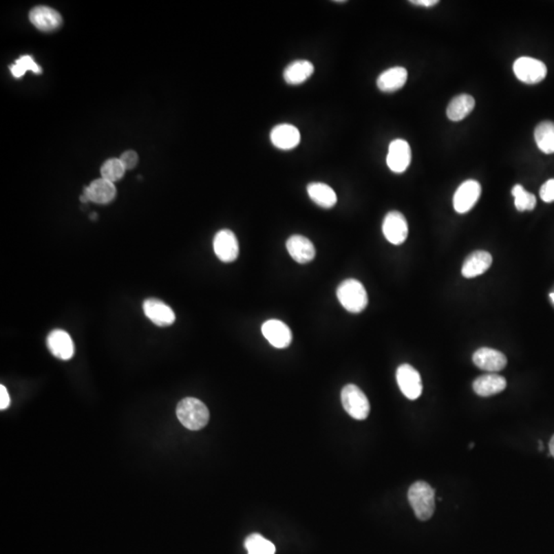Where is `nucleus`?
Returning a JSON list of instances; mask_svg holds the SVG:
<instances>
[{
	"label": "nucleus",
	"mask_w": 554,
	"mask_h": 554,
	"mask_svg": "<svg viewBox=\"0 0 554 554\" xmlns=\"http://www.w3.org/2000/svg\"><path fill=\"white\" fill-rule=\"evenodd\" d=\"M511 194L514 198V206L520 212L533 211L536 206V196L526 191L522 185L514 186L512 188Z\"/></svg>",
	"instance_id": "nucleus-27"
},
{
	"label": "nucleus",
	"mask_w": 554,
	"mask_h": 554,
	"mask_svg": "<svg viewBox=\"0 0 554 554\" xmlns=\"http://www.w3.org/2000/svg\"><path fill=\"white\" fill-rule=\"evenodd\" d=\"M540 198L547 204L554 202V179L548 180L543 184L540 189Z\"/></svg>",
	"instance_id": "nucleus-30"
},
{
	"label": "nucleus",
	"mask_w": 554,
	"mask_h": 554,
	"mask_svg": "<svg viewBox=\"0 0 554 554\" xmlns=\"http://www.w3.org/2000/svg\"><path fill=\"white\" fill-rule=\"evenodd\" d=\"M549 449H551V456L554 457V436L551 438V443H549Z\"/></svg>",
	"instance_id": "nucleus-34"
},
{
	"label": "nucleus",
	"mask_w": 554,
	"mask_h": 554,
	"mask_svg": "<svg viewBox=\"0 0 554 554\" xmlns=\"http://www.w3.org/2000/svg\"><path fill=\"white\" fill-rule=\"evenodd\" d=\"M507 386L506 379L496 373L480 376L473 382V390L482 397L492 396L502 392Z\"/></svg>",
	"instance_id": "nucleus-21"
},
{
	"label": "nucleus",
	"mask_w": 554,
	"mask_h": 554,
	"mask_svg": "<svg viewBox=\"0 0 554 554\" xmlns=\"http://www.w3.org/2000/svg\"><path fill=\"white\" fill-rule=\"evenodd\" d=\"M535 141L541 151L545 154L554 153V122L542 121L535 129Z\"/></svg>",
	"instance_id": "nucleus-25"
},
{
	"label": "nucleus",
	"mask_w": 554,
	"mask_h": 554,
	"mask_svg": "<svg viewBox=\"0 0 554 554\" xmlns=\"http://www.w3.org/2000/svg\"><path fill=\"white\" fill-rule=\"evenodd\" d=\"M315 72V66L309 61L299 60L290 63L284 71V78L288 85H302L310 78Z\"/></svg>",
	"instance_id": "nucleus-22"
},
{
	"label": "nucleus",
	"mask_w": 554,
	"mask_h": 554,
	"mask_svg": "<svg viewBox=\"0 0 554 554\" xmlns=\"http://www.w3.org/2000/svg\"><path fill=\"white\" fill-rule=\"evenodd\" d=\"M119 160L122 162L125 169H133L134 167L137 166L139 158H138V154L135 151H127L121 156Z\"/></svg>",
	"instance_id": "nucleus-31"
},
{
	"label": "nucleus",
	"mask_w": 554,
	"mask_h": 554,
	"mask_svg": "<svg viewBox=\"0 0 554 554\" xmlns=\"http://www.w3.org/2000/svg\"><path fill=\"white\" fill-rule=\"evenodd\" d=\"M382 231L390 244L399 246L403 244L409 234V226L405 216L397 211L389 212L384 218Z\"/></svg>",
	"instance_id": "nucleus-8"
},
{
	"label": "nucleus",
	"mask_w": 554,
	"mask_h": 554,
	"mask_svg": "<svg viewBox=\"0 0 554 554\" xmlns=\"http://www.w3.org/2000/svg\"><path fill=\"white\" fill-rule=\"evenodd\" d=\"M493 257L487 251H476L464 261L462 275L465 278H474L484 275L492 266Z\"/></svg>",
	"instance_id": "nucleus-17"
},
{
	"label": "nucleus",
	"mask_w": 554,
	"mask_h": 554,
	"mask_svg": "<svg viewBox=\"0 0 554 554\" xmlns=\"http://www.w3.org/2000/svg\"><path fill=\"white\" fill-rule=\"evenodd\" d=\"M412 151L409 143L403 139H396L389 145L387 166L393 173H401L411 164Z\"/></svg>",
	"instance_id": "nucleus-10"
},
{
	"label": "nucleus",
	"mask_w": 554,
	"mask_h": 554,
	"mask_svg": "<svg viewBox=\"0 0 554 554\" xmlns=\"http://www.w3.org/2000/svg\"><path fill=\"white\" fill-rule=\"evenodd\" d=\"M309 198L315 204L323 209H332L336 206L337 195L332 187L323 183H310L307 186Z\"/></svg>",
	"instance_id": "nucleus-23"
},
{
	"label": "nucleus",
	"mask_w": 554,
	"mask_h": 554,
	"mask_svg": "<svg viewBox=\"0 0 554 554\" xmlns=\"http://www.w3.org/2000/svg\"><path fill=\"white\" fill-rule=\"evenodd\" d=\"M83 195L89 200V202L99 204H109L116 195V188L112 182L101 178L92 182L91 185L85 187L83 189Z\"/></svg>",
	"instance_id": "nucleus-19"
},
{
	"label": "nucleus",
	"mask_w": 554,
	"mask_h": 554,
	"mask_svg": "<svg viewBox=\"0 0 554 554\" xmlns=\"http://www.w3.org/2000/svg\"><path fill=\"white\" fill-rule=\"evenodd\" d=\"M482 193L480 184L476 180H467L456 190L453 204L456 212L466 214L469 212L480 198Z\"/></svg>",
	"instance_id": "nucleus-7"
},
{
	"label": "nucleus",
	"mask_w": 554,
	"mask_h": 554,
	"mask_svg": "<svg viewBox=\"0 0 554 554\" xmlns=\"http://www.w3.org/2000/svg\"><path fill=\"white\" fill-rule=\"evenodd\" d=\"M513 71L518 81L526 85H537L544 81L547 67L544 63L530 56H522L514 62Z\"/></svg>",
	"instance_id": "nucleus-5"
},
{
	"label": "nucleus",
	"mask_w": 554,
	"mask_h": 554,
	"mask_svg": "<svg viewBox=\"0 0 554 554\" xmlns=\"http://www.w3.org/2000/svg\"><path fill=\"white\" fill-rule=\"evenodd\" d=\"M270 140L278 149H294L300 143V131L294 125L282 123L273 127L270 133Z\"/></svg>",
	"instance_id": "nucleus-16"
},
{
	"label": "nucleus",
	"mask_w": 554,
	"mask_h": 554,
	"mask_svg": "<svg viewBox=\"0 0 554 554\" xmlns=\"http://www.w3.org/2000/svg\"><path fill=\"white\" fill-rule=\"evenodd\" d=\"M396 381L401 392L411 401L419 398L423 391L421 376L411 365L403 363L396 371Z\"/></svg>",
	"instance_id": "nucleus-6"
},
{
	"label": "nucleus",
	"mask_w": 554,
	"mask_h": 554,
	"mask_svg": "<svg viewBox=\"0 0 554 554\" xmlns=\"http://www.w3.org/2000/svg\"><path fill=\"white\" fill-rule=\"evenodd\" d=\"M31 23L41 31H54L62 25L63 19L54 8L39 6L29 14Z\"/></svg>",
	"instance_id": "nucleus-15"
},
{
	"label": "nucleus",
	"mask_w": 554,
	"mask_h": 554,
	"mask_svg": "<svg viewBox=\"0 0 554 554\" xmlns=\"http://www.w3.org/2000/svg\"><path fill=\"white\" fill-rule=\"evenodd\" d=\"M409 504L418 520H430L436 510V493L429 484L417 482L412 484L407 493Z\"/></svg>",
	"instance_id": "nucleus-2"
},
{
	"label": "nucleus",
	"mask_w": 554,
	"mask_h": 554,
	"mask_svg": "<svg viewBox=\"0 0 554 554\" xmlns=\"http://www.w3.org/2000/svg\"><path fill=\"white\" fill-rule=\"evenodd\" d=\"M143 310L146 317L158 327H167L175 323V315L173 309L158 299H147L143 303Z\"/></svg>",
	"instance_id": "nucleus-13"
},
{
	"label": "nucleus",
	"mask_w": 554,
	"mask_h": 554,
	"mask_svg": "<svg viewBox=\"0 0 554 554\" xmlns=\"http://www.w3.org/2000/svg\"><path fill=\"white\" fill-rule=\"evenodd\" d=\"M175 413L182 425L193 432L202 429L210 420V412L206 405L193 397L182 399Z\"/></svg>",
	"instance_id": "nucleus-1"
},
{
	"label": "nucleus",
	"mask_w": 554,
	"mask_h": 554,
	"mask_svg": "<svg viewBox=\"0 0 554 554\" xmlns=\"http://www.w3.org/2000/svg\"><path fill=\"white\" fill-rule=\"evenodd\" d=\"M248 554H275V544L265 539L262 535L252 534L244 542Z\"/></svg>",
	"instance_id": "nucleus-26"
},
{
	"label": "nucleus",
	"mask_w": 554,
	"mask_h": 554,
	"mask_svg": "<svg viewBox=\"0 0 554 554\" xmlns=\"http://www.w3.org/2000/svg\"><path fill=\"white\" fill-rule=\"evenodd\" d=\"M47 347L52 354L62 361H68L74 354V344L68 332L63 330H55L49 334Z\"/></svg>",
	"instance_id": "nucleus-18"
},
{
	"label": "nucleus",
	"mask_w": 554,
	"mask_h": 554,
	"mask_svg": "<svg viewBox=\"0 0 554 554\" xmlns=\"http://www.w3.org/2000/svg\"><path fill=\"white\" fill-rule=\"evenodd\" d=\"M407 81V71L403 67H393L380 74L377 87L383 93H394L403 89Z\"/></svg>",
	"instance_id": "nucleus-20"
},
{
	"label": "nucleus",
	"mask_w": 554,
	"mask_h": 554,
	"mask_svg": "<svg viewBox=\"0 0 554 554\" xmlns=\"http://www.w3.org/2000/svg\"><path fill=\"white\" fill-rule=\"evenodd\" d=\"M10 398L8 390L3 385L0 386V409H6L10 407Z\"/></svg>",
	"instance_id": "nucleus-32"
},
{
	"label": "nucleus",
	"mask_w": 554,
	"mask_h": 554,
	"mask_svg": "<svg viewBox=\"0 0 554 554\" xmlns=\"http://www.w3.org/2000/svg\"><path fill=\"white\" fill-rule=\"evenodd\" d=\"M125 171H127V169L123 167L120 160L112 158V160H108L107 162L102 166L101 175L103 179L108 180V181L114 183V182L119 181V180L123 177Z\"/></svg>",
	"instance_id": "nucleus-29"
},
{
	"label": "nucleus",
	"mask_w": 554,
	"mask_h": 554,
	"mask_svg": "<svg viewBox=\"0 0 554 554\" xmlns=\"http://www.w3.org/2000/svg\"><path fill=\"white\" fill-rule=\"evenodd\" d=\"M214 251L222 262L235 261L239 254V244L235 234L229 229L220 230L214 238Z\"/></svg>",
	"instance_id": "nucleus-9"
},
{
	"label": "nucleus",
	"mask_w": 554,
	"mask_h": 554,
	"mask_svg": "<svg viewBox=\"0 0 554 554\" xmlns=\"http://www.w3.org/2000/svg\"><path fill=\"white\" fill-rule=\"evenodd\" d=\"M476 107V100L472 96L462 94L456 96L447 108V115L451 121H461L467 117Z\"/></svg>",
	"instance_id": "nucleus-24"
},
{
	"label": "nucleus",
	"mask_w": 554,
	"mask_h": 554,
	"mask_svg": "<svg viewBox=\"0 0 554 554\" xmlns=\"http://www.w3.org/2000/svg\"><path fill=\"white\" fill-rule=\"evenodd\" d=\"M341 401L343 407L355 420L367 419L370 414V401L367 395L354 384H348L342 389Z\"/></svg>",
	"instance_id": "nucleus-4"
},
{
	"label": "nucleus",
	"mask_w": 554,
	"mask_h": 554,
	"mask_svg": "<svg viewBox=\"0 0 554 554\" xmlns=\"http://www.w3.org/2000/svg\"><path fill=\"white\" fill-rule=\"evenodd\" d=\"M411 3L415 6H424V8H432L438 3V0H411Z\"/></svg>",
	"instance_id": "nucleus-33"
},
{
	"label": "nucleus",
	"mask_w": 554,
	"mask_h": 554,
	"mask_svg": "<svg viewBox=\"0 0 554 554\" xmlns=\"http://www.w3.org/2000/svg\"><path fill=\"white\" fill-rule=\"evenodd\" d=\"M549 297H551V302H553L554 304V292H551V294L549 295Z\"/></svg>",
	"instance_id": "nucleus-35"
},
{
	"label": "nucleus",
	"mask_w": 554,
	"mask_h": 554,
	"mask_svg": "<svg viewBox=\"0 0 554 554\" xmlns=\"http://www.w3.org/2000/svg\"><path fill=\"white\" fill-rule=\"evenodd\" d=\"M472 361L478 369L489 373H497L507 365V359L503 353L488 347L476 350L472 356Z\"/></svg>",
	"instance_id": "nucleus-12"
},
{
	"label": "nucleus",
	"mask_w": 554,
	"mask_h": 554,
	"mask_svg": "<svg viewBox=\"0 0 554 554\" xmlns=\"http://www.w3.org/2000/svg\"><path fill=\"white\" fill-rule=\"evenodd\" d=\"M10 72L16 78L22 77L27 71H33L36 74H41V68L33 60L32 56L25 55L16 61L14 65L10 67Z\"/></svg>",
	"instance_id": "nucleus-28"
},
{
	"label": "nucleus",
	"mask_w": 554,
	"mask_h": 554,
	"mask_svg": "<svg viewBox=\"0 0 554 554\" xmlns=\"http://www.w3.org/2000/svg\"><path fill=\"white\" fill-rule=\"evenodd\" d=\"M337 297L340 304L351 313H359L367 308L369 298L365 286L359 280H344L337 288Z\"/></svg>",
	"instance_id": "nucleus-3"
},
{
	"label": "nucleus",
	"mask_w": 554,
	"mask_h": 554,
	"mask_svg": "<svg viewBox=\"0 0 554 554\" xmlns=\"http://www.w3.org/2000/svg\"><path fill=\"white\" fill-rule=\"evenodd\" d=\"M262 334L275 348H286L292 343V331L286 323L278 319H269L263 323Z\"/></svg>",
	"instance_id": "nucleus-11"
},
{
	"label": "nucleus",
	"mask_w": 554,
	"mask_h": 554,
	"mask_svg": "<svg viewBox=\"0 0 554 554\" xmlns=\"http://www.w3.org/2000/svg\"><path fill=\"white\" fill-rule=\"evenodd\" d=\"M288 254L296 262L306 264L315 259L317 251L311 240L303 235H292L286 240Z\"/></svg>",
	"instance_id": "nucleus-14"
}]
</instances>
